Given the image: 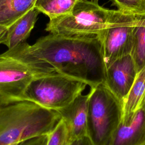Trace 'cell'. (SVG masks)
Listing matches in <instances>:
<instances>
[{
	"instance_id": "cell-1",
	"label": "cell",
	"mask_w": 145,
	"mask_h": 145,
	"mask_svg": "<svg viewBox=\"0 0 145 145\" xmlns=\"http://www.w3.org/2000/svg\"><path fill=\"white\" fill-rule=\"evenodd\" d=\"M2 54L33 67L45 65L90 88L105 82L106 66L98 36L49 33L32 45L24 42Z\"/></svg>"
},
{
	"instance_id": "cell-2",
	"label": "cell",
	"mask_w": 145,
	"mask_h": 145,
	"mask_svg": "<svg viewBox=\"0 0 145 145\" xmlns=\"http://www.w3.org/2000/svg\"><path fill=\"white\" fill-rule=\"evenodd\" d=\"M61 117L29 101L0 106V145L19 143L32 137L49 134Z\"/></svg>"
},
{
	"instance_id": "cell-3",
	"label": "cell",
	"mask_w": 145,
	"mask_h": 145,
	"mask_svg": "<svg viewBox=\"0 0 145 145\" xmlns=\"http://www.w3.org/2000/svg\"><path fill=\"white\" fill-rule=\"evenodd\" d=\"M89 93L87 135L93 145H110L122 119L123 103L104 83L91 88Z\"/></svg>"
},
{
	"instance_id": "cell-4",
	"label": "cell",
	"mask_w": 145,
	"mask_h": 145,
	"mask_svg": "<svg viewBox=\"0 0 145 145\" xmlns=\"http://www.w3.org/2000/svg\"><path fill=\"white\" fill-rule=\"evenodd\" d=\"M111 10L93 1L78 0L70 13L50 19L45 31L69 36H98L105 29Z\"/></svg>"
},
{
	"instance_id": "cell-5",
	"label": "cell",
	"mask_w": 145,
	"mask_h": 145,
	"mask_svg": "<svg viewBox=\"0 0 145 145\" xmlns=\"http://www.w3.org/2000/svg\"><path fill=\"white\" fill-rule=\"evenodd\" d=\"M86 86L58 72L36 76L27 88L24 100L56 111L71 103Z\"/></svg>"
},
{
	"instance_id": "cell-6",
	"label": "cell",
	"mask_w": 145,
	"mask_h": 145,
	"mask_svg": "<svg viewBox=\"0 0 145 145\" xmlns=\"http://www.w3.org/2000/svg\"><path fill=\"white\" fill-rule=\"evenodd\" d=\"M135 26L134 13L120 10H111L101 40L106 67L116 59L131 54Z\"/></svg>"
},
{
	"instance_id": "cell-7",
	"label": "cell",
	"mask_w": 145,
	"mask_h": 145,
	"mask_svg": "<svg viewBox=\"0 0 145 145\" xmlns=\"http://www.w3.org/2000/svg\"><path fill=\"white\" fill-rule=\"evenodd\" d=\"M48 75L12 57L0 54V106L24 101L32 79Z\"/></svg>"
},
{
	"instance_id": "cell-8",
	"label": "cell",
	"mask_w": 145,
	"mask_h": 145,
	"mask_svg": "<svg viewBox=\"0 0 145 145\" xmlns=\"http://www.w3.org/2000/svg\"><path fill=\"white\" fill-rule=\"evenodd\" d=\"M138 71L131 54L122 57L106 67L104 84L123 103Z\"/></svg>"
},
{
	"instance_id": "cell-9",
	"label": "cell",
	"mask_w": 145,
	"mask_h": 145,
	"mask_svg": "<svg viewBox=\"0 0 145 145\" xmlns=\"http://www.w3.org/2000/svg\"><path fill=\"white\" fill-rule=\"evenodd\" d=\"M89 95V93L86 95L81 93L67 106L56 110L66 124L68 143L87 135Z\"/></svg>"
},
{
	"instance_id": "cell-10",
	"label": "cell",
	"mask_w": 145,
	"mask_h": 145,
	"mask_svg": "<svg viewBox=\"0 0 145 145\" xmlns=\"http://www.w3.org/2000/svg\"><path fill=\"white\" fill-rule=\"evenodd\" d=\"M110 145H145V104L128 122L120 123Z\"/></svg>"
},
{
	"instance_id": "cell-11",
	"label": "cell",
	"mask_w": 145,
	"mask_h": 145,
	"mask_svg": "<svg viewBox=\"0 0 145 145\" xmlns=\"http://www.w3.org/2000/svg\"><path fill=\"white\" fill-rule=\"evenodd\" d=\"M39 12L33 7L8 27L2 44L11 49L25 42L34 28Z\"/></svg>"
},
{
	"instance_id": "cell-12",
	"label": "cell",
	"mask_w": 145,
	"mask_h": 145,
	"mask_svg": "<svg viewBox=\"0 0 145 145\" xmlns=\"http://www.w3.org/2000/svg\"><path fill=\"white\" fill-rule=\"evenodd\" d=\"M145 104V66L137 74L135 80L123 103L121 123L131 120L134 114Z\"/></svg>"
},
{
	"instance_id": "cell-13",
	"label": "cell",
	"mask_w": 145,
	"mask_h": 145,
	"mask_svg": "<svg viewBox=\"0 0 145 145\" xmlns=\"http://www.w3.org/2000/svg\"><path fill=\"white\" fill-rule=\"evenodd\" d=\"M36 0H0V25L9 27L34 7Z\"/></svg>"
},
{
	"instance_id": "cell-14",
	"label": "cell",
	"mask_w": 145,
	"mask_h": 145,
	"mask_svg": "<svg viewBox=\"0 0 145 145\" xmlns=\"http://www.w3.org/2000/svg\"><path fill=\"white\" fill-rule=\"evenodd\" d=\"M78 0H36L34 7L49 18L55 19L70 13Z\"/></svg>"
},
{
	"instance_id": "cell-15",
	"label": "cell",
	"mask_w": 145,
	"mask_h": 145,
	"mask_svg": "<svg viewBox=\"0 0 145 145\" xmlns=\"http://www.w3.org/2000/svg\"><path fill=\"white\" fill-rule=\"evenodd\" d=\"M131 55L139 72L145 66V26L135 24Z\"/></svg>"
},
{
	"instance_id": "cell-16",
	"label": "cell",
	"mask_w": 145,
	"mask_h": 145,
	"mask_svg": "<svg viewBox=\"0 0 145 145\" xmlns=\"http://www.w3.org/2000/svg\"><path fill=\"white\" fill-rule=\"evenodd\" d=\"M68 136L66 124L63 120L58 122L48 135L46 145H67Z\"/></svg>"
},
{
	"instance_id": "cell-17",
	"label": "cell",
	"mask_w": 145,
	"mask_h": 145,
	"mask_svg": "<svg viewBox=\"0 0 145 145\" xmlns=\"http://www.w3.org/2000/svg\"><path fill=\"white\" fill-rule=\"evenodd\" d=\"M118 10L139 13L145 11V0H112Z\"/></svg>"
},
{
	"instance_id": "cell-18",
	"label": "cell",
	"mask_w": 145,
	"mask_h": 145,
	"mask_svg": "<svg viewBox=\"0 0 145 145\" xmlns=\"http://www.w3.org/2000/svg\"><path fill=\"white\" fill-rule=\"evenodd\" d=\"M48 135H41L31 138L20 142L18 145H46Z\"/></svg>"
},
{
	"instance_id": "cell-19",
	"label": "cell",
	"mask_w": 145,
	"mask_h": 145,
	"mask_svg": "<svg viewBox=\"0 0 145 145\" xmlns=\"http://www.w3.org/2000/svg\"><path fill=\"white\" fill-rule=\"evenodd\" d=\"M67 145H93L87 135L74 139L69 142Z\"/></svg>"
},
{
	"instance_id": "cell-20",
	"label": "cell",
	"mask_w": 145,
	"mask_h": 145,
	"mask_svg": "<svg viewBox=\"0 0 145 145\" xmlns=\"http://www.w3.org/2000/svg\"><path fill=\"white\" fill-rule=\"evenodd\" d=\"M135 24L145 26V11L139 13H134Z\"/></svg>"
},
{
	"instance_id": "cell-21",
	"label": "cell",
	"mask_w": 145,
	"mask_h": 145,
	"mask_svg": "<svg viewBox=\"0 0 145 145\" xmlns=\"http://www.w3.org/2000/svg\"><path fill=\"white\" fill-rule=\"evenodd\" d=\"M7 30V27L0 25V44H2V41L6 33Z\"/></svg>"
},
{
	"instance_id": "cell-22",
	"label": "cell",
	"mask_w": 145,
	"mask_h": 145,
	"mask_svg": "<svg viewBox=\"0 0 145 145\" xmlns=\"http://www.w3.org/2000/svg\"><path fill=\"white\" fill-rule=\"evenodd\" d=\"M19 143H15V144H11V145H18Z\"/></svg>"
},
{
	"instance_id": "cell-23",
	"label": "cell",
	"mask_w": 145,
	"mask_h": 145,
	"mask_svg": "<svg viewBox=\"0 0 145 145\" xmlns=\"http://www.w3.org/2000/svg\"><path fill=\"white\" fill-rule=\"evenodd\" d=\"M92 1H95V2H97V1H98V0H92Z\"/></svg>"
}]
</instances>
